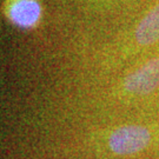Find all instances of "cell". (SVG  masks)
Here are the masks:
<instances>
[{
	"instance_id": "6da1fadb",
	"label": "cell",
	"mask_w": 159,
	"mask_h": 159,
	"mask_svg": "<svg viewBox=\"0 0 159 159\" xmlns=\"http://www.w3.org/2000/svg\"><path fill=\"white\" fill-rule=\"evenodd\" d=\"M150 139V132L143 126H123L111 133L108 146L116 154H133L146 148Z\"/></svg>"
},
{
	"instance_id": "7a4b0ae2",
	"label": "cell",
	"mask_w": 159,
	"mask_h": 159,
	"mask_svg": "<svg viewBox=\"0 0 159 159\" xmlns=\"http://www.w3.org/2000/svg\"><path fill=\"white\" fill-rule=\"evenodd\" d=\"M159 86V58H153L142 67L132 72L124 80L127 92L137 94H148Z\"/></svg>"
},
{
	"instance_id": "3957f363",
	"label": "cell",
	"mask_w": 159,
	"mask_h": 159,
	"mask_svg": "<svg viewBox=\"0 0 159 159\" xmlns=\"http://www.w3.org/2000/svg\"><path fill=\"white\" fill-rule=\"evenodd\" d=\"M10 17L21 27H31L40 17V6L35 0H17L11 7Z\"/></svg>"
},
{
	"instance_id": "277c9868",
	"label": "cell",
	"mask_w": 159,
	"mask_h": 159,
	"mask_svg": "<svg viewBox=\"0 0 159 159\" xmlns=\"http://www.w3.org/2000/svg\"><path fill=\"white\" fill-rule=\"evenodd\" d=\"M136 39L142 45H151L159 41V4L139 23Z\"/></svg>"
}]
</instances>
